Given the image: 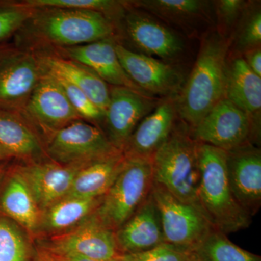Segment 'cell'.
Returning a JSON list of instances; mask_svg holds the SVG:
<instances>
[{
	"label": "cell",
	"mask_w": 261,
	"mask_h": 261,
	"mask_svg": "<svg viewBox=\"0 0 261 261\" xmlns=\"http://www.w3.org/2000/svg\"><path fill=\"white\" fill-rule=\"evenodd\" d=\"M0 211L29 233H38L42 212L17 168L8 175L0 194Z\"/></svg>",
	"instance_id": "cell-23"
},
{
	"label": "cell",
	"mask_w": 261,
	"mask_h": 261,
	"mask_svg": "<svg viewBox=\"0 0 261 261\" xmlns=\"http://www.w3.org/2000/svg\"><path fill=\"white\" fill-rule=\"evenodd\" d=\"M87 165L65 166L51 161H39L17 168L42 212L68 195L75 176Z\"/></svg>",
	"instance_id": "cell-15"
},
{
	"label": "cell",
	"mask_w": 261,
	"mask_h": 261,
	"mask_svg": "<svg viewBox=\"0 0 261 261\" xmlns=\"http://www.w3.org/2000/svg\"><path fill=\"white\" fill-rule=\"evenodd\" d=\"M0 145L14 157L39 162L46 156L42 140L32 123L15 110L0 106Z\"/></svg>",
	"instance_id": "cell-21"
},
{
	"label": "cell",
	"mask_w": 261,
	"mask_h": 261,
	"mask_svg": "<svg viewBox=\"0 0 261 261\" xmlns=\"http://www.w3.org/2000/svg\"><path fill=\"white\" fill-rule=\"evenodd\" d=\"M228 48L229 42L220 33L205 37L191 74L175 97L178 116L190 129L224 98Z\"/></svg>",
	"instance_id": "cell-2"
},
{
	"label": "cell",
	"mask_w": 261,
	"mask_h": 261,
	"mask_svg": "<svg viewBox=\"0 0 261 261\" xmlns=\"http://www.w3.org/2000/svg\"><path fill=\"white\" fill-rule=\"evenodd\" d=\"M102 198L62 199L42 211L38 233L59 234L75 227L93 214Z\"/></svg>",
	"instance_id": "cell-25"
},
{
	"label": "cell",
	"mask_w": 261,
	"mask_h": 261,
	"mask_svg": "<svg viewBox=\"0 0 261 261\" xmlns=\"http://www.w3.org/2000/svg\"><path fill=\"white\" fill-rule=\"evenodd\" d=\"M2 175H3V168H2L1 166H0V178L2 177Z\"/></svg>",
	"instance_id": "cell-39"
},
{
	"label": "cell",
	"mask_w": 261,
	"mask_h": 261,
	"mask_svg": "<svg viewBox=\"0 0 261 261\" xmlns=\"http://www.w3.org/2000/svg\"><path fill=\"white\" fill-rule=\"evenodd\" d=\"M243 59L245 63L255 73L261 77V50L260 46L252 48L245 51Z\"/></svg>",
	"instance_id": "cell-35"
},
{
	"label": "cell",
	"mask_w": 261,
	"mask_h": 261,
	"mask_svg": "<svg viewBox=\"0 0 261 261\" xmlns=\"http://www.w3.org/2000/svg\"><path fill=\"white\" fill-rule=\"evenodd\" d=\"M120 255L145 252L165 243L161 214L152 195L115 231Z\"/></svg>",
	"instance_id": "cell-18"
},
{
	"label": "cell",
	"mask_w": 261,
	"mask_h": 261,
	"mask_svg": "<svg viewBox=\"0 0 261 261\" xmlns=\"http://www.w3.org/2000/svg\"><path fill=\"white\" fill-rule=\"evenodd\" d=\"M39 56L46 72L73 84L82 91L101 111L106 113L110 102L111 86L93 70L56 54H39Z\"/></svg>",
	"instance_id": "cell-20"
},
{
	"label": "cell",
	"mask_w": 261,
	"mask_h": 261,
	"mask_svg": "<svg viewBox=\"0 0 261 261\" xmlns=\"http://www.w3.org/2000/svg\"><path fill=\"white\" fill-rule=\"evenodd\" d=\"M197 145L190 127L184 122L176 123L167 140L152 156V165L154 184L204 214L198 198Z\"/></svg>",
	"instance_id": "cell-4"
},
{
	"label": "cell",
	"mask_w": 261,
	"mask_h": 261,
	"mask_svg": "<svg viewBox=\"0 0 261 261\" xmlns=\"http://www.w3.org/2000/svg\"><path fill=\"white\" fill-rule=\"evenodd\" d=\"M193 138L200 143L228 152L257 138L258 128L248 115L223 98L192 128Z\"/></svg>",
	"instance_id": "cell-7"
},
{
	"label": "cell",
	"mask_w": 261,
	"mask_h": 261,
	"mask_svg": "<svg viewBox=\"0 0 261 261\" xmlns=\"http://www.w3.org/2000/svg\"><path fill=\"white\" fill-rule=\"evenodd\" d=\"M54 77L63 87L65 95L70 104L82 120L89 122L95 126H97L96 124L103 123L105 113L101 111L82 91L73 84L68 83L66 81Z\"/></svg>",
	"instance_id": "cell-31"
},
{
	"label": "cell",
	"mask_w": 261,
	"mask_h": 261,
	"mask_svg": "<svg viewBox=\"0 0 261 261\" xmlns=\"http://www.w3.org/2000/svg\"><path fill=\"white\" fill-rule=\"evenodd\" d=\"M195 261H261L258 255L244 250L214 228L192 251Z\"/></svg>",
	"instance_id": "cell-26"
},
{
	"label": "cell",
	"mask_w": 261,
	"mask_h": 261,
	"mask_svg": "<svg viewBox=\"0 0 261 261\" xmlns=\"http://www.w3.org/2000/svg\"><path fill=\"white\" fill-rule=\"evenodd\" d=\"M21 113L38 133L40 130L47 138L57 130L82 119L58 81L45 70Z\"/></svg>",
	"instance_id": "cell-10"
},
{
	"label": "cell",
	"mask_w": 261,
	"mask_h": 261,
	"mask_svg": "<svg viewBox=\"0 0 261 261\" xmlns=\"http://www.w3.org/2000/svg\"><path fill=\"white\" fill-rule=\"evenodd\" d=\"M34 261H56L47 251L41 252L38 254Z\"/></svg>",
	"instance_id": "cell-37"
},
{
	"label": "cell",
	"mask_w": 261,
	"mask_h": 261,
	"mask_svg": "<svg viewBox=\"0 0 261 261\" xmlns=\"http://www.w3.org/2000/svg\"><path fill=\"white\" fill-rule=\"evenodd\" d=\"M224 98L248 115L257 127L255 120L261 110V77L249 68L243 58L226 62Z\"/></svg>",
	"instance_id": "cell-22"
},
{
	"label": "cell",
	"mask_w": 261,
	"mask_h": 261,
	"mask_svg": "<svg viewBox=\"0 0 261 261\" xmlns=\"http://www.w3.org/2000/svg\"><path fill=\"white\" fill-rule=\"evenodd\" d=\"M47 252L51 255H71L109 260L120 255L115 231L93 216L78 226L51 238Z\"/></svg>",
	"instance_id": "cell-12"
},
{
	"label": "cell",
	"mask_w": 261,
	"mask_h": 261,
	"mask_svg": "<svg viewBox=\"0 0 261 261\" xmlns=\"http://www.w3.org/2000/svg\"><path fill=\"white\" fill-rule=\"evenodd\" d=\"M159 207L165 242L191 252L214 228L203 214L154 184L151 192Z\"/></svg>",
	"instance_id": "cell-8"
},
{
	"label": "cell",
	"mask_w": 261,
	"mask_h": 261,
	"mask_svg": "<svg viewBox=\"0 0 261 261\" xmlns=\"http://www.w3.org/2000/svg\"><path fill=\"white\" fill-rule=\"evenodd\" d=\"M0 261H29V247L19 226L0 216Z\"/></svg>",
	"instance_id": "cell-29"
},
{
	"label": "cell",
	"mask_w": 261,
	"mask_h": 261,
	"mask_svg": "<svg viewBox=\"0 0 261 261\" xmlns=\"http://www.w3.org/2000/svg\"><path fill=\"white\" fill-rule=\"evenodd\" d=\"M177 116L174 97L170 96L160 102L130 135L122 151L125 157L152 159L172 132Z\"/></svg>",
	"instance_id": "cell-17"
},
{
	"label": "cell",
	"mask_w": 261,
	"mask_h": 261,
	"mask_svg": "<svg viewBox=\"0 0 261 261\" xmlns=\"http://www.w3.org/2000/svg\"><path fill=\"white\" fill-rule=\"evenodd\" d=\"M245 5L240 0H221L218 2V12L223 21L230 25L241 15Z\"/></svg>",
	"instance_id": "cell-34"
},
{
	"label": "cell",
	"mask_w": 261,
	"mask_h": 261,
	"mask_svg": "<svg viewBox=\"0 0 261 261\" xmlns=\"http://www.w3.org/2000/svg\"><path fill=\"white\" fill-rule=\"evenodd\" d=\"M44 72L37 53L3 46L0 50V106L22 112Z\"/></svg>",
	"instance_id": "cell-9"
},
{
	"label": "cell",
	"mask_w": 261,
	"mask_h": 261,
	"mask_svg": "<svg viewBox=\"0 0 261 261\" xmlns=\"http://www.w3.org/2000/svg\"><path fill=\"white\" fill-rule=\"evenodd\" d=\"M197 157L200 171L198 198L206 218L225 234L248 228L252 217L231 192L226 151L198 142Z\"/></svg>",
	"instance_id": "cell-3"
},
{
	"label": "cell",
	"mask_w": 261,
	"mask_h": 261,
	"mask_svg": "<svg viewBox=\"0 0 261 261\" xmlns=\"http://www.w3.org/2000/svg\"><path fill=\"white\" fill-rule=\"evenodd\" d=\"M13 157L14 155L10 150L0 145V161H4Z\"/></svg>",
	"instance_id": "cell-38"
},
{
	"label": "cell",
	"mask_w": 261,
	"mask_h": 261,
	"mask_svg": "<svg viewBox=\"0 0 261 261\" xmlns=\"http://www.w3.org/2000/svg\"><path fill=\"white\" fill-rule=\"evenodd\" d=\"M32 13L23 3L0 1V44L18 33Z\"/></svg>",
	"instance_id": "cell-30"
},
{
	"label": "cell",
	"mask_w": 261,
	"mask_h": 261,
	"mask_svg": "<svg viewBox=\"0 0 261 261\" xmlns=\"http://www.w3.org/2000/svg\"><path fill=\"white\" fill-rule=\"evenodd\" d=\"M125 161L126 157L121 152L84 166L75 176L66 197L79 198L102 197L116 180Z\"/></svg>",
	"instance_id": "cell-24"
},
{
	"label": "cell",
	"mask_w": 261,
	"mask_h": 261,
	"mask_svg": "<svg viewBox=\"0 0 261 261\" xmlns=\"http://www.w3.org/2000/svg\"><path fill=\"white\" fill-rule=\"evenodd\" d=\"M30 8H62L92 10L106 15L114 22L125 15V2L113 0H25L22 2Z\"/></svg>",
	"instance_id": "cell-27"
},
{
	"label": "cell",
	"mask_w": 261,
	"mask_h": 261,
	"mask_svg": "<svg viewBox=\"0 0 261 261\" xmlns=\"http://www.w3.org/2000/svg\"><path fill=\"white\" fill-rule=\"evenodd\" d=\"M51 255L56 261H118V258H117L118 257H117L116 258L113 259V260H96V259L88 258V257H85L71 256V255Z\"/></svg>",
	"instance_id": "cell-36"
},
{
	"label": "cell",
	"mask_w": 261,
	"mask_h": 261,
	"mask_svg": "<svg viewBox=\"0 0 261 261\" xmlns=\"http://www.w3.org/2000/svg\"><path fill=\"white\" fill-rule=\"evenodd\" d=\"M159 102L148 94L127 87L111 86L110 102L103 121L105 135L122 152L139 123Z\"/></svg>",
	"instance_id": "cell-11"
},
{
	"label": "cell",
	"mask_w": 261,
	"mask_h": 261,
	"mask_svg": "<svg viewBox=\"0 0 261 261\" xmlns=\"http://www.w3.org/2000/svg\"><path fill=\"white\" fill-rule=\"evenodd\" d=\"M116 51L123 70L145 93L173 96L181 87V75L171 65L116 44Z\"/></svg>",
	"instance_id": "cell-14"
},
{
	"label": "cell",
	"mask_w": 261,
	"mask_h": 261,
	"mask_svg": "<svg viewBox=\"0 0 261 261\" xmlns=\"http://www.w3.org/2000/svg\"><path fill=\"white\" fill-rule=\"evenodd\" d=\"M226 168L231 192L251 217L261 206V151L248 143L226 152Z\"/></svg>",
	"instance_id": "cell-13"
},
{
	"label": "cell",
	"mask_w": 261,
	"mask_h": 261,
	"mask_svg": "<svg viewBox=\"0 0 261 261\" xmlns=\"http://www.w3.org/2000/svg\"><path fill=\"white\" fill-rule=\"evenodd\" d=\"M113 38L75 47L59 48L56 49L55 54L87 67L108 85L127 87L145 93L123 70L117 56L116 42Z\"/></svg>",
	"instance_id": "cell-16"
},
{
	"label": "cell",
	"mask_w": 261,
	"mask_h": 261,
	"mask_svg": "<svg viewBox=\"0 0 261 261\" xmlns=\"http://www.w3.org/2000/svg\"><path fill=\"white\" fill-rule=\"evenodd\" d=\"M44 146L51 162L65 166L89 164L122 152L99 126L82 119L57 130Z\"/></svg>",
	"instance_id": "cell-6"
},
{
	"label": "cell",
	"mask_w": 261,
	"mask_h": 261,
	"mask_svg": "<svg viewBox=\"0 0 261 261\" xmlns=\"http://www.w3.org/2000/svg\"><path fill=\"white\" fill-rule=\"evenodd\" d=\"M118 261H195L192 252L168 243L137 253L118 255Z\"/></svg>",
	"instance_id": "cell-32"
},
{
	"label": "cell",
	"mask_w": 261,
	"mask_h": 261,
	"mask_svg": "<svg viewBox=\"0 0 261 261\" xmlns=\"http://www.w3.org/2000/svg\"><path fill=\"white\" fill-rule=\"evenodd\" d=\"M153 185L152 159L126 158L116 180L92 215L115 231L148 198Z\"/></svg>",
	"instance_id": "cell-5"
},
{
	"label": "cell",
	"mask_w": 261,
	"mask_h": 261,
	"mask_svg": "<svg viewBox=\"0 0 261 261\" xmlns=\"http://www.w3.org/2000/svg\"><path fill=\"white\" fill-rule=\"evenodd\" d=\"M261 42V14L255 10L244 23L239 34L238 45L241 50L246 51L260 46Z\"/></svg>",
	"instance_id": "cell-33"
},
{
	"label": "cell",
	"mask_w": 261,
	"mask_h": 261,
	"mask_svg": "<svg viewBox=\"0 0 261 261\" xmlns=\"http://www.w3.org/2000/svg\"><path fill=\"white\" fill-rule=\"evenodd\" d=\"M3 45H0V50H1V49L2 48H3Z\"/></svg>",
	"instance_id": "cell-40"
},
{
	"label": "cell",
	"mask_w": 261,
	"mask_h": 261,
	"mask_svg": "<svg viewBox=\"0 0 261 261\" xmlns=\"http://www.w3.org/2000/svg\"><path fill=\"white\" fill-rule=\"evenodd\" d=\"M19 32L24 33L36 45L56 49L113 37L115 24L106 15L92 10L32 8V15Z\"/></svg>",
	"instance_id": "cell-1"
},
{
	"label": "cell",
	"mask_w": 261,
	"mask_h": 261,
	"mask_svg": "<svg viewBox=\"0 0 261 261\" xmlns=\"http://www.w3.org/2000/svg\"><path fill=\"white\" fill-rule=\"evenodd\" d=\"M125 28L136 47L146 54L172 59L183 51L181 39L157 20L140 12L124 15Z\"/></svg>",
	"instance_id": "cell-19"
},
{
	"label": "cell",
	"mask_w": 261,
	"mask_h": 261,
	"mask_svg": "<svg viewBox=\"0 0 261 261\" xmlns=\"http://www.w3.org/2000/svg\"><path fill=\"white\" fill-rule=\"evenodd\" d=\"M130 3L172 21H181L197 17L203 11L205 5V2L198 0H143Z\"/></svg>",
	"instance_id": "cell-28"
}]
</instances>
